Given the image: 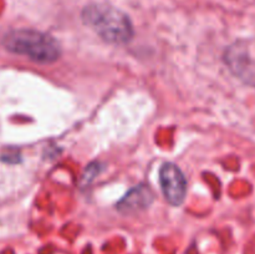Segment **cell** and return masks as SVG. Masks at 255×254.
Masks as SVG:
<instances>
[{
	"label": "cell",
	"mask_w": 255,
	"mask_h": 254,
	"mask_svg": "<svg viewBox=\"0 0 255 254\" xmlns=\"http://www.w3.org/2000/svg\"><path fill=\"white\" fill-rule=\"evenodd\" d=\"M81 16L84 24L91 27L107 44L125 45L133 37V25L129 17L111 5H87Z\"/></svg>",
	"instance_id": "1"
},
{
	"label": "cell",
	"mask_w": 255,
	"mask_h": 254,
	"mask_svg": "<svg viewBox=\"0 0 255 254\" xmlns=\"http://www.w3.org/2000/svg\"><path fill=\"white\" fill-rule=\"evenodd\" d=\"M2 46L11 54L21 55L37 64H52L61 56L59 42L37 30H11L2 37Z\"/></svg>",
	"instance_id": "2"
},
{
	"label": "cell",
	"mask_w": 255,
	"mask_h": 254,
	"mask_svg": "<svg viewBox=\"0 0 255 254\" xmlns=\"http://www.w3.org/2000/svg\"><path fill=\"white\" fill-rule=\"evenodd\" d=\"M159 183L162 192L172 206H179L183 203L187 194V181L183 172L177 164L167 162L159 169Z\"/></svg>",
	"instance_id": "3"
},
{
	"label": "cell",
	"mask_w": 255,
	"mask_h": 254,
	"mask_svg": "<svg viewBox=\"0 0 255 254\" xmlns=\"http://www.w3.org/2000/svg\"><path fill=\"white\" fill-rule=\"evenodd\" d=\"M154 201V193L149 186L139 184L129 189L116 204V209L122 214H137L146 211Z\"/></svg>",
	"instance_id": "4"
},
{
	"label": "cell",
	"mask_w": 255,
	"mask_h": 254,
	"mask_svg": "<svg viewBox=\"0 0 255 254\" xmlns=\"http://www.w3.org/2000/svg\"><path fill=\"white\" fill-rule=\"evenodd\" d=\"M100 173V164L99 163H91L90 166H87L86 171H85L84 176L81 179V186H87V184L91 183L95 179V177Z\"/></svg>",
	"instance_id": "5"
}]
</instances>
